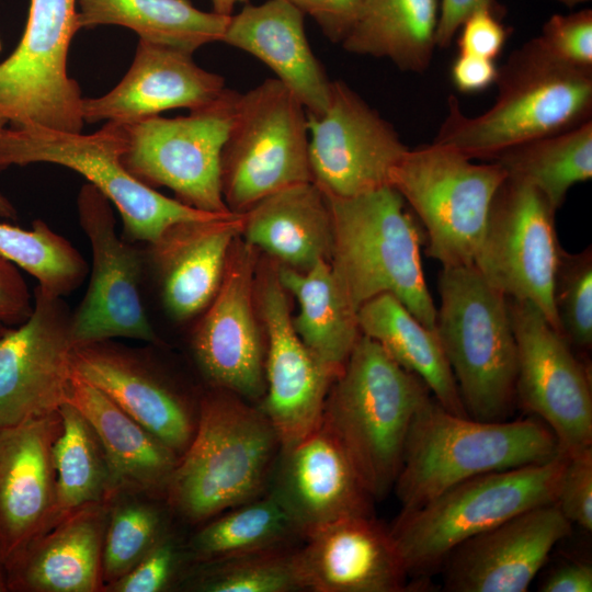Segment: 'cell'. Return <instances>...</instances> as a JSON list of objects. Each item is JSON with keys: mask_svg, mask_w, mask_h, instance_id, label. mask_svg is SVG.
Masks as SVG:
<instances>
[{"mask_svg": "<svg viewBox=\"0 0 592 592\" xmlns=\"http://www.w3.org/2000/svg\"><path fill=\"white\" fill-rule=\"evenodd\" d=\"M493 104L466 115L454 95L433 143L465 157L492 161L514 146L574 128L592 115V69L568 65L538 37L511 53L498 67Z\"/></svg>", "mask_w": 592, "mask_h": 592, "instance_id": "obj_1", "label": "cell"}, {"mask_svg": "<svg viewBox=\"0 0 592 592\" xmlns=\"http://www.w3.org/2000/svg\"><path fill=\"white\" fill-rule=\"evenodd\" d=\"M5 591H8V587H7L4 573L0 567V592H5Z\"/></svg>", "mask_w": 592, "mask_h": 592, "instance_id": "obj_54", "label": "cell"}, {"mask_svg": "<svg viewBox=\"0 0 592 592\" xmlns=\"http://www.w3.org/2000/svg\"><path fill=\"white\" fill-rule=\"evenodd\" d=\"M542 592H591L592 567L587 562L570 561L551 569L540 582Z\"/></svg>", "mask_w": 592, "mask_h": 592, "instance_id": "obj_49", "label": "cell"}, {"mask_svg": "<svg viewBox=\"0 0 592 592\" xmlns=\"http://www.w3.org/2000/svg\"><path fill=\"white\" fill-rule=\"evenodd\" d=\"M1 49H2V44H1V41H0V52H1Z\"/></svg>", "mask_w": 592, "mask_h": 592, "instance_id": "obj_56", "label": "cell"}, {"mask_svg": "<svg viewBox=\"0 0 592 592\" xmlns=\"http://www.w3.org/2000/svg\"><path fill=\"white\" fill-rule=\"evenodd\" d=\"M7 124L8 122L4 118L0 117V129L3 128ZM15 216L16 213L12 204L3 195L0 194V217L15 218Z\"/></svg>", "mask_w": 592, "mask_h": 592, "instance_id": "obj_52", "label": "cell"}, {"mask_svg": "<svg viewBox=\"0 0 592 592\" xmlns=\"http://www.w3.org/2000/svg\"><path fill=\"white\" fill-rule=\"evenodd\" d=\"M298 547H284L194 563L186 588L198 592L303 591Z\"/></svg>", "mask_w": 592, "mask_h": 592, "instance_id": "obj_40", "label": "cell"}, {"mask_svg": "<svg viewBox=\"0 0 592 592\" xmlns=\"http://www.w3.org/2000/svg\"><path fill=\"white\" fill-rule=\"evenodd\" d=\"M494 4V0H441L436 46L448 47L466 18L482 5Z\"/></svg>", "mask_w": 592, "mask_h": 592, "instance_id": "obj_50", "label": "cell"}, {"mask_svg": "<svg viewBox=\"0 0 592 592\" xmlns=\"http://www.w3.org/2000/svg\"><path fill=\"white\" fill-rule=\"evenodd\" d=\"M312 18L323 34L342 42L352 29L365 0H287Z\"/></svg>", "mask_w": 592, "mask_h": 592, "instance_id": "obj_46", "label": "cell"}, {"mask_svg": "<svg viewBox=\"0 0 592 592\" xmlns=\"http://www.w3.org/2000/svg\"><path fill=\"white\" fill-rule=\"evenodd\" d=\"M225 89V79L197 66L192 54L139 39L133 64L116 87L100 98H83L82 117L88 123L129 124L168 110L204 106Z\"/></svg>", "mask_w": 592, "mask_h": 592, "instance_id": "obj_25", "label": "cell"}, {"mask_svg": "<svg viewBox=\"0 0 592 592\" xmlns=\"http://www.w3.org/2000/svg\"><path fill=\"white\" fill-rule=\"evenodd\" d=\"M506 178L497 162L475 163L436 143L409 149L390 173L426 232L428 257L442 266L473 265L493 196Z\"/></svg>", "mask_w": 592, "mask_h": 592, "instance_id": "obj_9", "label": "cell"}, {"mask_svg": "<svg viewBox=\"0 0 592 592\" xmlns=\"http://www.w3.org/2000/svg\"><path fill=\"white\" fill-rule=\"evenodd\" d=\"M109 502L82 506L37 537L5 572L8 591H102Z\"/></svg>", "mask_w": 592, "mask_h": 592, "instance_id": "obj_28", "label": "cell"}, {"mask_svg": "<svg viewBox=\"0 0 592 592\" xmlns=\"http://www.w3.org/2000/svg\"><path fill=\"white\" fill-rule=\"evenodd\" d=\"M307 113V112H306ZM311 181L328 197H351L390 185L408 147L394 126L340 80L323 113H307Z\"/></svg>", "mask_w": 592, "mask_h": 592, "instance_id": "obj_17", "label": "cell"}, {"mask_svg": "<svg viewBox=\"0 0 592 592\" xmlns=\"http://www.w3.org/2000/svg\"><path fill=\"white\" fill-rule=\"evenodd\" d=\"M78 0H31L15 50L0 64V117L12 127L81 133L82 100L68 76L70 42L79 31Z\"/></svg>", "mask_w": 592, "mask_h": 592, "instance_id": "obj_12", "label": "cell"}, {"mask_svg": "<svg viewBox=\"0 0 592 592\" xmlns=\"http://www.w3.org/2000/svg\"><path fill=\"white\" fill-rule=\"evenodd\" d=\"M221 42L266 65L307 113L320 115L326 111L331 81L308 43L304 13L289 1L247 3L230 16Z\"/></svg>", "mask_w": 592, "mask_h": 592, "instance_id": "obj_27", "label": "cell"}, {"mask_svg": "<svg viewBox=\"0 0 592 592\" xmlns=\"http://www.w3.org/2000/svg\"><path fill=\"white\" fill-rule=\"evenodd\" d=\"M281 449L258 405L210 387L198 399L195 432L170 477L164 502L172 515L201 525L264 494Z\"/></svg>", "mask_w": 592, "mask_h": 592, "instance_id": "obj_2", "label": "cell"}, {"mask_svg": "<svg viewBox=\"0 0 592 592\" xmlns=\"http://www.w3.org/2000/svg\"><path fill=\"white\" fill-rule=\"evenodd\" d=\"M185 557L189 558L186 547L183 549L170 531L133 569L106 584L102 591H167L179 579Z\"/></svg>", "mask_w": 592, "mask_h": 592, "instance_id": "obj_42", "label": "cell"}, {"mask_svg": "<svg viewBox=\"0 0 592 592\" xmlns=\"http://www.w3.org/2000/svg\"><path fill=\"white\" fill-rule=\"evenodd\" d=\"M111 202L90 183L78 196L81 228L92 251L90 283L72 314L76 344L129 338L156 343L158 338L140 295L143 260L115 231Z\"/></svg>", "mask_w": 592, "mask_h": 592, "instance_id": "obj_19", "label": "cell"}, {"mask_svg": "<svg viewBox=\"0 0 592 592\" xmlns=\"http://www.w3.org/2000/svg\"><path fill=\"white\" fill-rule=\"evenodd\" d=\"M496 4L470 13L458 32V53L494 60L503 49L509 31L500 21Z\"/></svg>", "mask_w": 592, "mask_h": 592, "instance_id": "obj_45", "label": "cell"}, {"mask_svg": "<svg viewBox=\"0 0 592 592\" xmlns=\"http://www.w3.org/2000/svg\"><path fill=\"white\" fill-rule=\"evenodd\" d=\"M508 298L516 344L515 400L570 456L592 447V392L585 366L531 301Z\"/></svg>", "mask_w": 592, "mask_h": 592, "instance_id": "obj_14", "label": "cell"}, {"mask_svg": "<svg viewBox=\"0 0 592 592\" xmlns=\"http://www.w3.org/2000/svg\"><path fill=\"white\" fill-rule=\"evenodd\" d=\"M568 8H573L578 4H582V3H585V2H589L590 0H555Z\"/></svg>", "mask_w": 592, "mask_h": 592, "instance_id": "obj_53", "label": "cell"}, {"mask_svg": "<svg viewBox=\"0 0 592 592\" xmlns=\"http://www.w3.org/2000/svg\"><path fill=\"white\" fill-rule=\"evenodd\" d=\"M267 490L304 538L340 519L374 515V499L323 421L301 440L282 447Z\"/></svg>", "mask_w": 592, "mask_h": 592, "instance_id": "obj_22", "label": "cell"}, {"mask_svg": "<svg viewBox=\"0 0 592 592\" xmlns=\"http://www.w3.org/2000/svg\"><path fill=\"white\" fill-rule=\"evenodd\" d=\"M66 402L89 422L122 490L164 500L179 456L72 368Z\"/></svg>", "mask_w": 592, "mask_h": 592, "instance_id": "obj_29", "label": "cell"}, {"mask_svg": "<svg viewBox=\"0 0 592 592\" xmlns=\"http://www.w3.org/2000/svg\"><path fill=\"white\" fill-rule=\"evenodd\" d=\"M426 385L361 333L329 389L322 421L335 435L374 501L394 488Z\"/></svg>", "mask_w": 592, "mask_h": 592, "instance_id": "obj_3", "label": "cell"}, {"mask_svg": "<svg viewBox=\"0 0 592 592\" xmlns=\"http://www.w3.org/2000/svg\"><path fill=\"white\" fill-rule=\"evenodd\" d=\"M572 524L556 502L519 513L456 546L441 569L448 592H525Z\"/></svg>", "mask_w": 592, "mask_h": 592, "instance_id": "obj_20", "label": "cell"}, {"mask_svg": "<svg viewBox=\"0 0 592 592\" xmlns=\"http://www.w3.org/2000/svg\"><path fill=\"white\" fill-rule=\"evenodd\" d=\"M567 456L482 474L464 480L422 505L400 510L390 533L410 577L441 569L468 538L532 508L557 500Z\"/></svg>", "mask_w": 592, "mask_h": 592, "instance_id": "obj_7", "label": "cell"}, {"mask_svg": "<svg viewBox=\"0 0 592 592\" xmlns=\"http://www.w3.org/2000/svg\"><path fill=\"white\" fill-rule=\"evenodd\" d=\"M356 319L362 334L376 341L401 367L418 376L446 410L468 417L434 330L422 325L395 296L378 295L363 304Z\"/></svg>", "mask_w": 592, "mask_h": 592, "instance_id": "obj_31", "label": "cell"}, {"mask_svg": "<svg viewBox=\"0 0 592 592\" xmlns=\"http://www.w3.org/2000/svg\"><path fill=\"white\" fill-rule=\"evenodd\" d=\"M58 412L61 429L53 447L54 525L82 506L111 501L118 492L105 452L89 422L69 402Z\"/></svg>", "mask_w": 592, "mask_h": 592, "instance_id": "obj_36", "label": "cell"}, {"mask_svg": "<svg viewBox=\"0 0 592 592\" xmlns=\"http://www.w3.org/2000/svg\"><path fill=\"white\" fill-rule=\"evenodd\" d=\"M125 144V126L116 122H106L89 135L41 126H4L0 129V172L36 162L67 167L83 175L117 208L128 237L148 243L178 223L234 214L193 208L140 182L122 162Z\"/></svg>", "mask_w": 592, "mask_h": 592, "instance_id": "obj_8", "label": "cell"}, {"mask_svg": "<svg viewBox=\"0 0 592 592\" xmlns=\"http://www.w3.org/2000/svg\"><path fill=\"white\" fill-rule=\"evenodd\" d=\"M59 412L0 426V567L5 572L54 525L53 447Z\"/></svg>", "mask_w": 592, "mask_h": 592, "instance_id": "obj_21", "label": "cell"}, {"mask_svg": "<svg viewBox=\"0 0 592 592\" xmlns=\"http://www.w3.org/2000/svg\"><path fill=\"white\" fill-rule=\"evenodd\" d=\"M73 372L100 389L179 457L197 423L194 402L168 376L136 352L111 340L76 344Z\"/></svg>", "mask_w": 592, "mask_h": 592, "instance_id": "obj_23", "label": "cell"}, {"mask_svg": "<svg viewBox=\"0 0 592 592\" xmlns=\"http://www.w3.org/2000/svg\"><path fill=\"white\" fill-rule=\"evenodd\" d=\"M213 12L220 15H232V10L238 3H248V0H210Z\"/></svg>", "mask_w": 592, "mask_h": 592, "instance_id": "obj_51", "label": "cell"}, {"mask_svg": "<svg viewBox=\"0 0 592 592\" xmlns=\"http://www.w3.org/2000/svg\"><path fill=\"white\" fill-rule=\"evenodd\" d=\"M242 214L169 227L150 243L161 297L168 314L185 321L203 312L217 293Z\"/></svg>", "mask_w": 592, "mask_h": 592, "instance_id": "obj_26", "label": "cell"}, {"mask_svg": "<svg viewBox=\"0 0 592 592\" xmlns=\"http://www.w3.org/2000/svg\"><path fill=\"white\" fill-rule=\"evenodd\" d=\"M201 525L186 545L193 563L293 547L304 540L297 525L270 490Z\"/></svg>", "mask_w": 592, "mask_h": 592, "instance_id": "obj_35", "label": "cell"}, {"mask_svg": "<svg viewBox=\"0 0 592 592\" xmlns=\"http://www.w3.org/2000/svg\"><path fill=\"white\" fill-rule=\"evenodd\" d=\"M79 29L121 25L140 41L193 54L221 42L230 16L196 9L187 0H78Z\"/></svg>", "mask_w": 592, "mask_h": 592, "instance_id": "obj_34", "label": "cell"}, {"mask_svg": "<svg viewBox=\"0 0 592 592\" xmlns=\"http://www.w3.org/2000/svg\"><path fill=\"white\" fill-rule=\"evenodd\" d=\"M258 250L234 241L217 293L192 334V352L210 387L258 405L265 392V334L255 303Z\"/></svg>", "mask_w": 592, "mask_h": 592, "instance_id": "obj_16", "label": "cell"}, {"mask_svg": "<svg viewBox=\"0 0 592 592\" xmlns=\"http://www.w3.org/2000/svg\"><path fill=\"white\" fill-rule=\"evenodd\" d=\"M555 213L536 187L506 175L491 202L473 265L505 297L534 304L560 333L554 305L561 249Z\"/></svg>", "mask_w": 592, "mask_h": 592, "instance_id": "obj_13", "label": "cell"}, {"mask_svg": "<svg viewBox=\"0 0 592 592\" xmlns=\"http://www.w3.org/2000/svg\"><path fill=\"white\" fill-rule=\"evenodd\" d=\"M254 291L266 342L265 392L258 407L286 447L321 423L329 389L338 376L296 333L289 294L277 276L276 263L267 257L258 260Z\"/></svg>", "mask_w": 592, "mask_h": 592, "instance_id": "obj_15", "label": "cell"}, {"mask_svg": "<svg viewBox=\"0 0 592 592\" xmlns=\"http://www.w3.org/2000/svg\"><path fill=\"white\" fill-rule=\"evenodd\" d=\"M240 94L226 88L187 115L124 124V167L150 187H169L193 208L230 214L221 192L220 160Z\"/></svg>", "mask_w": 592, "mask_h": 592, "instance_id": "obj_11", "label": "cell"}, {"mask_svg": "<svg viewBox=\"0 0 592 592\" xmlns=\"http://www.w3.org/2000/svg\"><path fill=\"white\" fill-rule=\"evenodd\" d=\"M326 197L333 234L329 262L353 310L390 294L434 330L436 307L421 262L424 236L399 192L386 185L351 197Z\"/></svg>", "mask_w": 592, "mask_h": 592, "instance_id": "obj_4", "label": "cell"}, {"mask_svg": "<svg viewBox=\"0 0 592 592\" xmlns=\"http://www.w3.org/2000/svg\"><path fill=\"white\" fill-rule=\"evenodd\" d=\"M439 0H365L341 42L353 54L386 58L402 71L423 72L436 47Z\"/></svg>", "mask_w": 592, "mask_h": 592, "instance_id": "obj_33", "label": "cell"}, {"mask_svg": "<svg viewBox=\"0 0 592 592\" xmlns=\"http://www.w3.org/2000/svg\"><path fill=\"white\" fill-rule=\"evenodd\" d=\"M559 454L543 421L475 420L449 412L431 396L410 426L392 490L401 510H411L469 478Z\"/></svg>", "mask_w": 592, "mask_h": 592, "instance_id": "obj_5", "label": "cell"}, {"mask_svg": "<svg viewBox=\"0 0 592 592\" xmlns=\"http://www.w3.org/2000/svg\"><path fill=\"white\" fill-rule=\"evenodd\" d=\"M498 67L494 60L458 53L452 64L451 78L455 88L464 93H476L496 82Z\"/></svg>", "mask_w": 592, "mask_h": 592, "instance_id": "obj_48", "label": "cell"}, {"mask_svg": "<svg viewBox=\"0 0 592 592\" xmlns=\"http://www.w3.org/2000/svg\"><path fill=\"white\" fill-rule=\"evenodd\" d=\"M492 161L536 187L557 210L573 185L592 178V119L509 148Z\"/></svg>", "mask_w": 592, "mask_h": 592, "instance_id": "obj_37", "label": "cell"}, {"mask_svg": "<svg viewBox=\"0 0 592 592\" xmlns=\"http://www.w3.org/2000/svg\"><path fill=\"white\" fill-rule=\"evenodd\" d=\"M158 500L163 499L125 490L111 500L102 551L103 588L133 569L171 531V512Z\"/></svg>", "mask_w": 592, "mask_h": 592, "instance_id": "obj_38", "label": "cell"}, {"mask_svg": "<svg viewBox=\"0 0 592 592\" xmlns=\"http://www.w3.org/2000/svg\"><path fill=\"white\" fill-rule=\"evenodd\" d=\"M554 305L560 334L576 350L592 348V251L559 252L554 283Z\"/></svg>", "mask_w": 592, "mask_h": 592, "instance_id": "obj_41", "label": "cell"}, {"mask_svg": "<svg viewBox=\"0 0 592 592\" xmlns=\"http://www.w3.org/2000/svg\"><path fill=\"white\" fill-rule=\"evenodd\" d=\"M434 331L469 418L503 421L515 405L516 344L508 298L474 265L442 266Z\"/></svg>", "mask_w": 592, "mask_h": 592, "instance_id": "obj_6", "label": "cell"}, {"mask_svg": "<svg viewBox=\"0 0 592 592\" xmlns=\"http://www.w3.org/2000/svg\"><path fill=\"white\" fill-rule=\"evenodd\" d=\"M297 549L303 589L314 592H403L415 588L390 533L375 515L326 524Z\"/></svg>", "mask_w": 592, "mask_h": 592, "instance_id": "obj_24", "label": "cell"}, {"mask_svg": "<svg viewBox=\"0 0 592 592\" xmlns=\"http://www.w3.org/2000/svg\"><path fill=\"white\" fill-rule=\"evenodd\" d=\"M0 255L21 267L49 295L61 297L79 287L88 273L80 252L46 223L32 229L0 223Z\"/></svg>", "mask_w": 592, "mask_h": 592, "instance_id": "obj_39", "label": "cell"}, {"mask_svg": "<svg viewBox=\"0 0 592 592\" xmlns=\"http://www.w3.org/2000/svg\"><path fill=\"white\" fill-rule=\"evenodd\" d=\"M537 37L559 60L578 68L592 69L591 9L551 15Z\"/></svg>", "mask_w": 592, "mask_h": 592, "instance_id": "obj_43", "label": "cell"}, {"mask_svg": "<svg viewBox=\"0 0 592 592\" xmlns=\"http://www.w3.org/2000/svg\"><path fill=\"white\" fill-rule=\"evenodd\" d=\"M224 201L243 214L264 197L310 182L307 113L276 78L241 93L221 151Z\"/></svg>", "mask_w": 592, "mask_h": 592, "instance_id": "obj_10", "label": "cell"}, {"mask_svg": "<svg viewBox=\"0 0 592 592\" xmlns=\"http://www.w3.org/2000/svg\"><path fill=\"white\" fill-rule=\"evenodd\" d=\"M276 271L299 305L297 316H293L296 333L315 357L339 376L361 331L330 262L321 260L306 271L276 263Z\"/></svg>", "mask_w": 592, "mask_h": 592, "instance_id": "obj_32", "label": "cell"}, {"mask_svg": "<svg viewBox=\"0 0 592 592\" xmlns=\"http://www.w3.org/2000/svg\"><path fill=\"white\" fill-rule=\"evenodd\" d=\"M556 503L571 524L592 531V447L567 456Z\"/></svg>", "mask_w": 592, "mask_h": 592, "instance_id": "obj_44", "label": "cell"}, {"mask_svg": "<svg viewBox=\"0 0 592 592\" xmlns=\"http://www.w3.org/2000/svg\"><path fill=\"white\" fill-rule=\"evenodd\" d=\"M241 237L294 270L330 261L333 234L328 200L312 181L271 194L242 214Z\"/></svg>", "mask_w": 592, "mask_h": 592, "instance_id": "obj_30", "label": "cell"}, {"mask_svg": "<svg viewBox=\"0 0 592 592\" xmlns=\"http://www.w3.org/2000/svg\"><path fill=\"white\" fill-rule=\"evenodd\" d=\"M5 327H7V326L0 325V333L2 332V330H3Z\"/></svg>", "mask_w": 592, "mask_h": 592, "instance_id": "obj_55", "label": "cell"}, {"mask_svg": "<svg viewBox=\"0 0 592 592\" xmlns=\"http://www.w3.org/2000/svg\"><path fill=\"white\" fill-rule=\"evenodd\" d=\"M33 304L16 266L0 255V325H21L32 314Z\"/></svg>", "mask_w": 592, "mask_h": 592, "instance_id": "obj_47", "label": "cell"}, {"mask_svg": "<svg viewBox=\"0 0 592 592\" xmlns=\"http://www.w3.org/2000/svg\"><path fill=\"white\" fill-rule=\"evenodd\" d=\"M30 317L0 333V426L58 411L71 377L72 314L36 286Z\"/></svg>", "mask_w": 592, "mask_h": 592, "instance_id": "obj_18", "label": "cell"}]
</instances>
